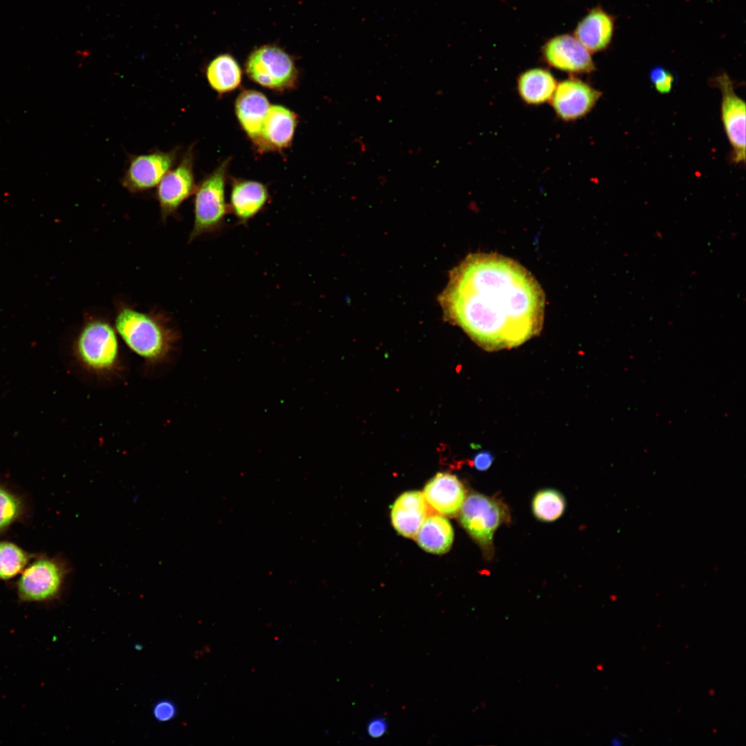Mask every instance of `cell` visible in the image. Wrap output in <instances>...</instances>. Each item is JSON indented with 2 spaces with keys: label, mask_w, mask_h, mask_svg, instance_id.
<instances>
[{
  "label": "cell",
  "mask_w": 746,
  "mask_h": 746,
  "mask_svg": "<svg viewBox=\"0 0 746 746\" xmlns=\"http://www.w3.org/2000/svg\"><path fill=\"white\" fill-rule=\"evenodd\" d=\"M445 318L486 350L511 348L537 335L545 297L517 262L495 254L468 255L439 297Z\"/></svg>",
  "instance_id": "1"
},
{
  "label": "cell",
  "mask_w": 746,
  "mask_h": 746,
  "mask_svg": "<svg viewBox=\"0 0 746 746\" xmlns=\"http://www.w3.org/2000/svg\"><path fill=\"white\" fill-rule=\"evenodd\" d=\"M206 75L211 87L219 93H224L235 90L240 85L242 71L231 55L222 54L209 63Z\"/></svg>",
  "instance_id": "21"
},
{
  "label": "cell",
  "mask_w": 746,
  "mask_h": 746,
  "mask_svg": "<svg viewBox=\"0 0 746 746\" xmlns=\"http://www.w3.org/2000/svg\"><path fill=\"white\" fill-rule=\"evenodd\" d=\"M649 78L654 88L660 93H668L672 88L673 76L663 67L653 68L650 72Z\"/></svg>",
  "instance_id": "25"
},
{
  "label": "cell",
  "mask_w": 746,
  "mask_h": 746,
  "mask_svg": "<svg viewBox=\"0 0 746 746\" xmlns=\"http://www.w3.org/2000/svg\"><path fill=\"white\" fill-rule=\"evenodd\" d=\"M228 165L229 160L224 161L197 186L194 193V220L189 242L223 227L226 216L230 212L224 195Z\"/></svg>",
  "instance_id": "4"
},
{
  "label": "cell",
  "mask_w": 746,
  "mask_h": 746,
  "mask_svg": "<svg viewBox=\"0 0 746 746\" xmlns=\"http://www.w3.org/2000/svg\"><path fill=\"white\" fill-rule=\"evenodd\" d=\"M601 96L602 93L589 84L571 77L557 84L550 101L560 119L572 122L586 115Z\"/></svg>",
  "instance_id": "11"
},
{
  "label": "cell",
  "mask_w": 746,
  "mask_h": 746,
  "mask_svg": "<svg viewBox=\"0 0 746 746\" xmlns=\"http://www.w3.org/2000/svg\"><path fill=\"white\" fill-rule=\"evenodd\" d=\"M387 729V723L383 718H374L367 726L368 734L374 738L381 736Z\"/></svg>",
  "instance_id": "28"
},
{
  "label": "cell",
  "mask_w": 746,
  "mask_h": 746,
  "mask_svg": "<svg viewBox=\"0 0 746 746\" xmlns=\"http://www.w3.org/2000/svg\"><path fill=\"white\" fill-rule=\"evenodd\" d=\"M545 61L569 73H589L595 70L591 52L573 36L564 34L548 40L542 48Z\"/></svg>",
  "instance_id": "12"
},
{
  "label": "cell",
  "mask_w": 746,
  "mask_h": 746,
  "mask_svg": "<svg viewBox=\"0 0 746 746\" xmlns=\"http://www.w3.org/2000/svg\"><path fill=\"white\" fill-rule=\"evenodd\" d=\"M721 92L720 113L723 127L732 148L735 163L745 161V103L735 92L733 82L723 73L716 79Z\"/></svg>",
  "instance_id": "8"
},
{
  "label": "cell",
  "mask_w": 746,
  "mask_h": 746,
  "mask_svg": "<svg viewBox=\"0 0 746 746\" xmlns=\"http://www.w3.org/2000/svg\"><path fill=\"white\" fill-rule=\"evenodd\" d=\"M297 115L287 108L270 105L256 146L260 151H281L291 144Z\"/></svg>",
  "instance_id": "13"
},
{
  "label": "cell",
  "mask_w": 746,
  "mask_h": 746,
  "mask_svg": "<svg viewBox=\"0 0 746 746\" xmlns=\"http://www.w3.org/2000/svg\"><path fill=\"white\" fill-rule=\"evenodd\" d=\"M492 461L493 456L490 452L482 451L474 457L473 465L478 470H486L492 465Z\"/></svg>",
  "instance_id": "27"
},
{
  "label": "cell",
  "mask_w": 746,
  "mask_h": 746,
  "mask_svg": "<svg viewBox=\"0 0 746 746\" xmlns=\"http://www.w3.org/2000/svg\"><path fill=\"white\" fill-rule=\"evenodd\" d=\"M423 495L430 506L440 514L456 516L466 497L465 488L453 475L439 472L425 485Z\"/></svg>",
  "instance_id": "14"
},
{
  "label": "cell",
  "mask_w": 746,
  "mask_h": 746,
  "mask_svg": "<svg viewBox=\"0 0 746 746\" xmlns=\"http://www.w3.org/2000/svg\"><path fill=\"white\" fill-rule=\"evenodd\" d=\"M557 86L553 74L545 68H534L521 73L517 87L520 98L529 105L550 101Z\"/></svg>",
  "instance_id": "19"
},
{
  "label": "cell",
  "mask_w": 746,
  "mask_h": 746,
  "mask_svg": "<svg viewBox=\"0 0 746 746\" xmlns=\"http://www.w3.org/2000/svg\"><path fill=\"white\" fill-rule=\"evenodd\" d=\"M78 365L97 376H108L122 369V356L117 332L108 321L89 318L81 328L73 347Z\"/></svg>",
  "instance_id": "3"
},
{
  "label": "cell",
  "mask_w": 746,
  "mask_h": 746,
  "mask_svg": "<svg viewBox=\"0 0 746 746\" xmlns=\"http://www.w3.org/2000/svg\"><path fill=\"white\" fill-rule=\"evenodd\" d=\"M248 77L260 86L278 91L294 88L298 72L292 57L276 45L254 50L245 64Z\"/></svg>",
  "instance_id": "5"
},
{
  "label": "cell",
  "mask_w": 746,
  "mask_h": 746,
  "mask_svg": "<svg viewBox=\"0 0 746 746\" xmlns=\"http://www.w3.org/2000/svg\"><path fill=\"white\" fill-rule=\"evenodd\" d=\"M428 513V504L422 492H406L400 495L392 506V522L400 535L415 538Z\"/></svg>",
  "instance_id": "15"
},
{
  "label": "cell",
  "mask_w": 746,
  "mask_h": 746,
  "mask_svg": "<svg viewBox=\"0 0 746 746\" xmlns=\"http://www.w3.org/2000/svg\"><path fill=\"white\" fill-rule=\"evenodd\" d=\"M66 575L59 561L41 557L22 571L17 582V593L23 602H44L58 595Z\"/></svg>",
  "instance_id": "7"
},
{
  "label": "cell",
  "mask_w": 746,
  "mask_h": 746,
  "mask_svg": "<svg viewBox=\"0 0 746 746\" xmlns=\"http://www.w3.org/2000/svg\"><path fill=\"white\" fill-rule=\"evenodd\" d=\"M453 537V529L449 521L437 514L427 517L415 538L427 552L443 554L450 548Z\"/></svg>",
  "instance_id": "20"
},
{
  "label": "cell",
  "mask_w": 746,
  "mask_h": 746,
  "mask_svg": "<svg viewBox=\"0 0 746 746\" xmlns=\"http://www.w3.org/2000/svg\"><path fill=\"white\" fill-rule=\"evenodd\" d=\"M505 504L496 499L474 492L469 495L459 511L463 528L486 552L490 553L497 528L508 519Z\"/></svg>",
  "instance_id": "6"
},
{
  "label": "cell",
  "mask_w": 746,
  "mask_h": 746,
  "mask_svg": "<svg viewBox=\"0 0 746 746\" xmlns=\"http://www.w3.org/2000/svg\"><path fill=\"white\" fill-rule=\"evenodd\" d=\"M268 198V190L263 184L236 180L232 185L229 211L239 224H247L265 207Z\"/></svg>",
  "instance_id": "16"
},
{
  "label": "cell",
  "mask_w": 746,
  "mask_h": 746,
  "mask_svg": "<svg viewBox=\"0 0 746 746\" xmlns=\"http://www.w3.org/2000/svg\"><path fill=\"white\" fill-rule=\"evenodd\" d=\"M153 713L156 720L160 722L171 720L176 716L175 705L169 700H161L153 707Z\"/></svg>",
  "instance_id": "26"
},
{
  "label": "cell",
  "mask_w": 746,
  "mask_h": 746,
  "mask_svg": "<svg viewBox=\"0 0 746 746\" xmlns=\"http://www.w3.org/2000/svg\"><path fill=\"white\" fill-rule=\"evenodd\" d=\"M269 106L267 98L262 93L254 90H243L236 99V116L254 145L259 140Z\"/></svg>",
  "instance_id": "18"
},
{
  "label": "cell",
  "mask_w": 746,
  "mask_h": 746,
  "mask_svg": "<svg viewBox=\"0 0 746 746\" xmlns=\"http://www.w3.org/2000/svg\"><path fill=\"white\" fill-rule=\"evenodd\" d=\"M565 505V499L560 492L554 489H544L535 495L532 510L538 519L553 522L562 515Z\"/></svg>",
  "instance_id": "22"
},
{
  "label": "cell",
  "mask_w": 746,
  "mask_h": 746,
  "mask_svg": "<svg viewBox=\"0 0 746 746\" xmlns=\"http://www.w3.org/2000/svg\"><path fill=\"white\" fill-rule=\"evenodd\" d=\"M178 149L155 151L147 154L132 155L122 183L131 193L142 192L157 186L164 175L173 166Z\"/></svg>",
  "instance_id": "9"
},
{
  "label": "cell",
  "mask_w": 746,
  "mask_h": 746,
  "mask_svg": "<svg viewBox=\"0 0 746 746\" xmlns=\"http://www.w3.org/2000/svg\"><path fill=\"white\" fill-rule=\"evenodd\" d=\"M30 555L17 545L0 542V580L13 578L26 568Z\"/></svg>",
  "instance_id": "23"
},
{
  "label": "cell",
  "mask_w": 746,
  "mask_h": 746,
  "mask_svg": "<svg viewBox=\"0 0 746 746\" xmlns=\"http://www.w3.org/2000/svg\"><path fill=\"white\" fill-rule=\"evenodd\" d=\"M611 745H622V742L619 738L615 737V738H613V739H612Z\"/></svg>",
  "instance_id": "29"
},
{
  "label": "cell",
  "mask_w": 746,
  "mask_h": 746,
  "mask_svg": "<svg viewBox=\"0 0 746 746\" xmlns=\"http://www.w3.org/2000/svg\"><path fill=\"white\" fill-rule=\"evenodd\" d=\"M614 32V18L600 7L591 9L577 25L574 37L590 52L605 50Z\"/></svg>",
  "instance_id": "17"
},
{
  "label": "cell",
  "mask_w": 746,
  "mask_h": 746,
  "mask_svg": "<svg viewBox=\"0 0 746 746\" xmlns=\"http://www.w3.org/2000/svg\"><path fill=\"white\" fill-rule=\"evenodd\" d=\"M157 185V199L161 217L165 220L196 190L191 149L186 151L178 166L169 171Z\"/></svg>",
  "instance_id": "10"
},
{
  "label": "cell",
  "mask_w": 746,
  "mask_h": 746,
  "mask_svg": "<svg viewBox=\"0 0 746 746\" xmlns=\"http://www.w3.org/2000/svg\"><path fill=\"white\" fill-rule=\"evenodd\" d=\"M115 329L126 346L149 364L165 362L179 340L176 329L162 316L128 306L117 310Z\"/></svg>",
  "instance_id": "2"
},
{
  "label": "cell",
  "mask_w": 746,
  "mask_h": 746,
  "mask_svg": "<svg viewBox=\"0 0 746 746\" xmlns=\"http://www.w3.org/2000/svg\"><path fill=\"white\" fill-rule=\"evenodd\" d=\"M23 512V504L21 498L0 485V531L19 519Z\"/></svg>",
  "instance_id": "24"
}]
</instances>
